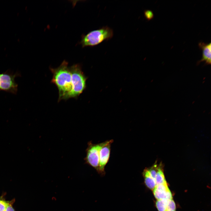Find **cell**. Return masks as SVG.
Listing matches in <instances>:
<instances>
[{
  "instance_id": "6da1fadb",
  "label": "cell",
  "mask_w": 211,
  "mask_h": 211,
  "mask_svg": "<svg viewBox=\"0 0 211 211\" xmlns=\"http://www.w3.org/2000/svg\"><path fill=\"white\" fill-rule=\"evenodd\" d=\"M50 69L53 74L51 82L58 90V102L68 99L72 89V75L68 62L64 60L58 67Z\"/></svg>"
},
{
  "instance_id": "7a4b0ae2",
  "label": "cell",
  "mask_w": 211,
  "mask_h": 211,
  "mask_svg": "<svg viewBox=\"0 0 211 211\" xmlns=\"http://www.w3.org/2000/svg\"><path fill=\"white\" fill-rule=\"evenodd\" d=\"M113 35L112 29L108 26H103L83 35L80 44L83 47L95 46L105 40L111 39Z\"/></svg>"
},
{
  "instance_id": "3957f363",
  "label": "cell",
  "mask_w": 211,
  "mask_h": 211,
  "mask_svg": "<svg viewBox=\"0 0 211 211\" xmlns=\"http://www.w3.org/2000/svg\"><path fill=\"white\" fill-rule=\"evenodd\" d=\"M69 67L72 75V89L69 95L68 99L76 98L86 89L87 78L79 64H74Z\"/></svg>"
},
{
  "instance_id": "277c9868",
  "label": "cell",
  "mask_w": 211,
  "mask_h": 211,
  "mask_svg": "<svg viewBox=\"0 0 211 211\" xmlns=\"http://www.w3.org/2000/svg\"><path fill=\"white\" fill-rule=\"evenodd\" d=\"M20 76L19 73H14L9 71L0 73V90L16 94L18 84L15 81V78Z\"/></svg>"
},
{
  "instance_id": "5b68a950",
  "label": "cell",
  "mask_w": 211,
  "mask_h": 211,
  "mask_svg": "<svg viewBox=\"0 0 211 211\" xmlns=\"http://www.w3.org/2000/svg\"><path fill=\"white\" fill-rule=\"evenodd\" d=\"M108 141L96 144L90 143L87 149L86 161L97 172L99 168V152L102 147L106 144Z\"/></svg>"
},
{
  "instance_id": "8992f818",
  "label": "cell",
  "mask_w": 211,
  "mask_h": 211,
  "mask_svg": "<svg viewBox=\"0 0 211 211\" xmlns=\"http://www.w3.org/2000/svg\"><path fill=\"white\" fill-rule=\"evenodd\" d=\"M113 140H108L107 143L101 149L99 154V168L98 173L101 176L105 174V168L108 161L110 155L111 145Z\"/></svg>"
},
{
  "instance_id": "52a82bcc",
  "label": "cell",
  "mask_w": 211,
  "mask_h": 211,
  "mask_svg": "<svg viewBox=\"0 0 211 211\" xmlns=\"http://www.w3.org/2000/svg\"><path fill=\"white\" fill-rule=\"evenodd\" d=\"M153 190L154 195L157 200L172 199L171 193L166 182L156 186Z\"/></svg>"
},
{
  "instance_id": "ba28073f",
  "label": "cell",
  "mask_w": 211,
  "mask_h": 211,
  "mask_svg": "<svg viewBox=\"0 0 211 211\" xmlns=\"http://www.w3.org/2000/svg\"><path fill=\"white\" fill-rule=\"evenodd\" d=\"M199 47L202 50V57L199 62H205L207 64H210L211 63V44H206L203 42H200L198 43Z\"/></svg>"
},
{
  "instance_id": "9c48e42d",
  "label": "cell",
  "mask_w": 211,
  "mask_h": 211,
  "mask_svg": "<svg viewBox=\"0 0 211 211\" xmlns=\"http://www.w3.org/2000/svg\"><path fill=\"white\" fill-rule=\"evenodd\" d=\"M142 174L146 186L149 189L153 190L156 186L155 180L151 176L147 168L144 169Z\"/></svg>"
},
{
  "instance_id": "30bf717a",
  "label": "cell",
  "mask_w": 211,
  "mask_h": 211,
  "mask_svg": "<svg viewBox=\"0 0 211 211\" xmlns=\"http://www.w3.org/2000/svg\"><path fill=\"white\" fill-rule=\"evenodd\" d=\"M155 181L156 186L166 182L165 178L162 164H160L158 165Z\"/></svg>"
},
{
  "instance_id": "8fae6325",
  "label": "cell",
  "mask_w": 211,
  "mask_h": 211,
  "mask_svg": "<svg viewBox=\"0 0 211 211\" xmlns=\"http://www.w3.org/2000/svg\"><path fill=\"white\" fill-rule=\"evenodd\" d=\"M168 200L166 199L157 200L156 205L159 211H166Z\"/></svg>"
},
{
  "instance_id": "7c38bea8",
  "label": "cell",
  "mask_w": 211,
  "mask_h": 211,
  "mask_svg": "<svg viewBox=\"0 0 211 211\" xmlns=\"http://www.w3.org/2000/svg\"><path fill=\"white\" fill-rule=\"evenodd\" d=\"M176 206L174 200L172 199L169 200L166 211H176Z\"/></svg>"
},
{
  "instance_id": "4fadbf2b",
  "label": "cell",
  "mask_w": 211,
  "mask_h": 211,
  "mask_svg": "<svg viewBox=\"0 0 211 211\" xmlns=\"http://www.w3.org/2000/svg\"><path fill=\"white\" fill-rule=\"evenodd\" d=\"M144 14L146 18L148 21L152 19L154 17V14L153 11L149 10L144 11Z\"/></svg>"
},
{
  "instance_id": "5bb4252c",
  "label": "cell",
  "mask_w": 211,
  "mask_h": 211,
  "mask_svg": "<svg viewBox=\"0 0 211 211\" xmlns=\"http://www.w3.org/2000/svg\"><path fill=\"white\" fill-rule=\"evenodd\" d=\"M8 204L7 202L0 199V211H5Z\"/></svg>"
},
{
  "instance_id": "9a60e30c",
  "label": "cell",
  "mask_w": 211,
  "mask_h": 211,
  "mask_svg": "<svg viewBox=\"0 0 211 211\" xmlns=\"http://www.w3.org/2000/svg\"><path fill=\"white\" fill-rule=\"evenodd\" d=\"M5 211H15L11 205L9 203Z\"/></svg>"
}]
</instances>
